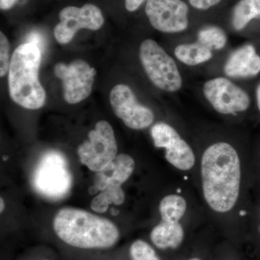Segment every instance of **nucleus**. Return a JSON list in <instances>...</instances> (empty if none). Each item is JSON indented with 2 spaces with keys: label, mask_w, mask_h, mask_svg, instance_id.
I'll return each mask as SVG.
<instances>
[{
  "label": "nucleus",
  "mask_w": 260,
  "mask_h": 260,
  "mask_svg": "<svg viewBox=\"0 0 260 260\" xmlns=\"http://www.w3.org/2000/svg\"><path fill=\"white\" fill-rule=\"evenodd\" d=\"M203 194L208 205L218 213L234 208L239 198L240 160L237 150L226 143H215L202 158Z\"/></svg>",
  "instance_id": "nucleus-1"
},
{
  "label": "nucleus",
  "mask_w": 260,
  "mask_h": 260,
  "mask_svg": "<svg viewBox=\"0 0 260 260\" xmlns=\"http://www.w3.org/2000/svg\"><path fill=\"white\" fill-rule=\"evenodd\" d=\"M53 227L61 241L80 249L112 247L119 239L117 227L109 219L76 208L59 210Z\"/></svg>",
  "instance_id": "nucleus-2"
},
{
  "label": "nucleus",
  "mask_w": 260,
  "mask_h": 260,
  "mask_svg": "<svg viewBox=\"0 0 260 260\" xmlns=\"http://www.w3.org/2000/svg\"><path fill=\"white\" fill-rule=\"evenodd\" d=\"M42 51L36 44L19 46L10 59L8 88L13 102L28 109L44 105L46 93L39 79Z\"/></svg>",
  "instance_id": "nucleus-3"
},
{
  "label": "nucleus",
  "mask_w": 260,
  "mask_h": 260,
  "mask_svg": "<svg viewBox=\"0 0 260 260\" xmlns=\"http://www.w3.org/2000/svg\"><path fill=\"white\" fill-rule=\"evenodd\" d=\"M73 177L64 155L51 150L43 155L32 176L36 191L49 200L62 199L70 192Z\"/></svg>",
  "instance_id": "nucleus-4"
},
{
  "label": "nucleus",
  "mask_w": 260,
  "mask_h": 260,
  "mask_svg": "<svg viewBox=\"0 0 260 260\" xmlns=\"http://www.w3.org/2000/svg\"><path fill=\"white\" fill-rule=\"evenodd\" d=\"M140 58L152 83L164 90L174 92L182 85L175 61L152 39H146L140 48Z\"/></svg>",
  "instance_id": "nucleus-5"
},
{
  "label": "nucleus",
  "mask_w": 260,
  "mask_h": 260,
  "mask_svg": "<svg viewBox=\"0 0 260 260\" xmlns=\"http://www.w3.org/2000/svg\"><path fill=\"white\" fill-rule=\"evenodd\" d=\"M117 143L112 125L102 120L88 133V139L78 148L80 162L90 171L99 172L117 156Z\"/></svg>",
  "instance_id": "nucleus-6"
},
{
  "label": "nucleus",
  "mask_w": 260,
  "mask_h": 260,
  "mask_svg": "<svg viewBox=\"0 0 260 260\" xmlns=\"http://www.w3.org/2000/svg\"><path fill=\"white\" fill-rule=\"evenodd\" d=\"M54 74L62 83L65 102L75 104L91 93L96 71L86 61L77 59L69 64L58 63L54 67Z\"/></svg>",
  "instance_id": "nucleus-7"
},
{
  "label": "nucleus",
  "mask_w": 260,
  "mask_h": 260,
  "mask_svg": "<svg viewBox=\"0 0 260 260\" xmlns=\"http://www.w3.org/2000/svg\"><path fill=\"white\" fill-rule=\"evenodd\" d=\"M59 17L60 22L54 28V36L61 44L71 42L81 29L97 30L104 23L102 10L93 4H85L82 8L66 7L61 10Z\"/></svg>",
  "instance_id": "nucleus-8"
},
{
  "label": "nucleus",
  "mask_w": 260,
  "mask_h": 260,
  "mask_svg": "<svg viewBox=\"0 0 260 260\" xmlns=\"http://www.w3.org/2000/svg\"><path fill=\"white\" fill-rule=\"evenodd\" d=\"M110 104L116 116L131 129H143L153 124L155 119L153 112L138 102L127 85L119 84L112 88Z\"/></svg>",
  "instance_id": "nucleus-9"
},
{
  "label": "nucleus",
  "mask_w": 260,
  "mask_h": 260,
  "mask_svg": "<svg viewBox=\"0 0 260 260\" xmlns=\"http://www.w3.org/2000/svg\"><path fill=\"white\" fill-rule=\"evenodd\" d=\"M145 13L152 26L160 32H181L189 25V8L182 0H148Z\"/></svg>",
  "instance_id": "nucleus-10"
},
{
  "label": "nucleus",
  "mask_w": 260,
  "mask_h": 260,
  "mask_svg": "<svg viewBox=\"0 0 260 260\" xmlns=\"http://www.w3.org/2000/svg\"><path fill=\"white\" fill-rule=\"evenodd\" d=\"M203 91L207 100L220 114L244 112L250 104L248 94L226 78L209 80L205 84Z\"/></svg>",
  "instance_id": "nucleus-11"
},
{
  "label": "nucleus",
  "mask_w": 260,
  "mask_h": 260,
  "mask_svg": "<svg viewBox=\"0 0 260 260\" xmlns=\"http://www.w3.org/2000/svg\"><path fill=\"white\" fill-rule=\"evenodd\" d=\"M151 136L156 148L166 149V158L174 167L188 171L194 165V154L190 146L172 126L157 123L151 128Z\"/></svg>",
  "instance_id": "nucleus-12"
},
{
  "label": "nucleus",
  "mask_w": 260,
  "mask_h": 260,
  "mask_svg": "<svg viewBox=\"0 0 260 260\" xmlns=\"http://www.w3.org/2000/svg\"><path fill=\"white\" fill-rule=\"evenodd\" d=\"M159 210L161 221L152 230V242L159 249H177L184 240V229L179 223L184 214L167 208Z\"/></svg>",
  "instance_id": "nucleus-13"
},
{
  "label": "nucleus",
  "mask_w": 260,
  "mask_h": 260,
  "mask_svg": "<svg viewBox=\"0 0 260 260\" xmlns=\"http://www.w3.org/2000/svg\"><path fill=\"white\" fill-rule=\"evenodd\" d=\"M135 167L134 159L127 154H119L105 169L96 172L89 192L96 194L109 186H121L131 177Z\"/></svg>",
  "instance_id": "nucleus-14"
},
{
  "label": "nucleus",
  "mask_w": 260,
  "mask_h": 260,
  "mask_svg": "<svg viewBox=\"0 0 260 260\" xmlns=\"http://www.w3.org/2000/svg\"><path fill=\"white\" fill-rule=\"evenodd\" d=\"M228 76L232 78H249L260 72V56L251 45L237 49L229 58L224 68Z\"/></svg>",
  "instance_id": "nucleus-15"
},
{
  "label": "nucleus",
  "mask_w": 260,
  "mask_h": 260,
  "mask_svg": "<svg viewBox=\"0 0 260 260\" xmlns=\"http://www.w3.org/2000/svg\"><path fill=\"white\" fill-rule=\"evenodd\" d=\"M174 54L179 61L190 66L202 64L213 56L212 50L199 42L178 46Z\"/></svg>",
  "instance_id": "nucleus-16"
},
{
  "label": "nucleus",
  "mask_w": 260,
  "mask_h": 260,
  "mask_svg": "<svg viewBox=\"0 0 260 260\" xmlns=\"http://www.w3.org/2000/svg\"><path fill=\"white\" fill-rule=\"evenodd\" d=\"M253 19L260 20V0H240L233 10L234 28L237 30H242Z\"/></svg>",
  "instance_id": "nucleus-17"
},
{
  "label": "nucleus",
  "mask_w": 260,
  "mask_h": 260,
  "mask_svg": "<svg viewBox=\"0 0 260 260\" xmlns=\"http://www.w3.org/2000/svg\"><path fill=\"white\" fill-rule=\"evenodd\" d=\"M125 197L121 186H109L100 191L90 203L91 209L98 213H104L109 205H120L124 203Z\"/></svg>",
  "instance_id": "nucleus-18"
},
{
  "label": "nucleus",
  "mask_w": 260,
  "mask_h": 260,
  "mask_svg": "<svg viewBox=\"0 0 260 260\" xmlns=\"http://www.w3.org/2000/svg\"><path fill=\"white\" fill-rule=\"evenodd\" d=\"M226 42V34L219 27H205L198 32V42L210 50L222 49L225 47Z\"/></svg>",
  "instance_id": "nucleus-19"
},
{
  "label": "nucleus",
  "mask_w": 260,
  "mask_h": 260,
  "mask_svg": "<svg viewBox=\"0 0 260 260\" xmlns=\"http://www.w3.org/2000/svg\"><path fill=\"white\" fill-rule=\"evenodd\" d=\"M129 254L133 260H160L152 246L143 240L133 243Z\"/></svg>",
  "instance_id": "nucleus-20"
},
{
  "label": "nucleus",
  "mask_w": 260,
  "mask_h": 260,
  "mask_svg": "<svg viewBox=\"0 0 260 260\" xmlns=\"http://www.w3.org/2000/svg\"><path fill=\"white\" fill-rule=\"evenodd\" d=\"M10 43L3 32H0V76L3 77L9 71Z\"/></svg>",
  "instance_id": "nucleus-21"
},
{
  "label": "nucleus",
  "mask_w": 260,
  "mask_h": 260,
  "mask_svg": "<svg viewBox=\"0 0 260 260\" xmlns=\"http://www.w3.org/2000/svg\"><path fill=\"white\" fill-rule=\"evenodd\" d=\"M193 8L198 10H206L219 4L221 0H189Z\"/></svg>",
  "instance_id": "nucleus-22"
},
{
  "label": "nucleus",
  "mask_w": 260,
  "mask_h": 260,
  "mask_svg": "<svg viewBox=\"0 0 260 260\" xmlns=\"http://www.w3.org/2000/svg\"><path fill=\"white\" fill-rule=\"evenodd\" d=\"M25 43H31V44H36L41 51H43L45 47V41L42 34L38 32H32L26 38V42Z\"/></svg>",
  "instance_id": "nucleus-23"
},
{
  "label": "nucleus",
  "mask_w": 260,
  "mask_h": 260,
  "mask_svg": "<svg viewBox=\"0 0 260 260\" xmlns=\"http://www.w3.org/2000/svg\"><path fill=\"white\" fill-rule=\"evenodd\" d=\"M146 0H124L126 9L129 12L136 11Z\"/></svg>",
  "instance_id": "nucleus-24"
},
{
  "label": "nucleus",
  "mask_w": 260,
  "mask_h": 260,
  "mask_svg": "<svg viewBox=\"0 0 260 260\" xmlns=\"http://www.w3.org/2000/svg\"><path fill=\"white\" fill-rule=\"evenodd\" d=\"M17 0H0V8L1 10H9L13 8Z\"/></svg>",
  "instance_id": "nucleus-25"
},
{
  "label": "nucleus",
  "mask_w": 260,
  "mask_h": 260,
  "mask_svg": "<svg viewBox=\"0 0 260 260\" xmlns=\"http://www.w3.org/2000/svg\"><path fill=\"white\" fill-rule=\"evenodd\" d=\"M256 99H257V105L260 111V84L258 86L257 90H256Z\"/></svg>",
  "instance_id": "nucleus-26"
},
{
  "label": "nucleus",
  "mask_w": 260,
  "mask_h": 260,
  "mask_svg": "<svg viewBox=\"0 0 260 260\" xmlns=\"http://www.w3.org/2000/svg\"><path fill=\"white\" fill-rule=\"evenodd\" d=\"M0 204H1V207H0V210H1V213H3V211H4L5 210V201L3 199V198H1V199H0Z\"/></svg>",
  "instance_id": "nucleus-27"
},
{
  "label": "nucleus",
  "mask_w": 260,
  "mask_h": 260,
  "mask_svg": "<svg viewBox=\"0 0 260 260\" xmlns=\"http://www.w3.org/2000/svg\"><path fill=\"white\" fill-rule=\"evenodd\" d=\"M112 215H116L118 213H119V210H116V209H112Z\"/></svg>",
  "instance_id": "nucleus-28"
},
{
  "label": "nucleus",
  "mask_w": 260,
  "mask_h": 260,
  "mask_svg": "<svg viewBox=\"0 0 260 260\" xmlns=\"http://www.w3.org/2000/svg\"><path fill=\"white\" fill-rule=\"evenodd\" d=\"M246 214V212L245 211H241L240 212V215H242V216H244V215H245Z\"/></svg>",
  "instance_id": "nucleus-29"
},
{
  "label": "nucleus",
  "mask_w": 260,
  "mask_h": 260,
  "mask_svg": "<svg viewBox=\"0 0 260 260\" xmlns=\"http://www.w3.org/2000/svg\"><path fill=\"white\" fill-rule=\"evenodd\" d=\"M189 260H201V259H199V258H192V259H190Z\"/></svg>",
  "instance_id": "nucleus-30"
}]
</instances>
